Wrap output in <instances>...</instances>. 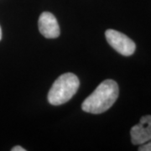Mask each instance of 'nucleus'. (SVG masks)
Wrapping results in <instances>:
<instances>
[{
	"label": "nucleus",
	"mask_w": 151,
	"mask_h": 151,
	"mask_svg": "<svg viewBox=\"0 0 151 151\" xmlns=\"http://www.w3.org/2000/svg\"><path fill=\"white\" fill-rule=\"evenodd\" d=\"M119 93V85L116 81L111 79L105 80L85 99L81 104V109L86 113L92 114L104 113L116 102Z\"/></svg>",
	"instance_id": "nucleus-1"
},
{
	"label": "nucleus",
	"mask_w": 151,
	"mask_h": 151,
	"mask_svg": "<svg viewBox=\"0 0 151 151\" xmlns=\"http://www.w3.org/2000/svg\"><path fill=\"white\" fill-rule=\"evenodd\" d=\"M80 86L78 77L73 73H65L54 81L48 93V101L51 105L59 106L68 102L77 92Z\"/></svg>",
	"instance_id": "nucleus-2"
},
{
	"label": "nucleus",
	"mask_w": 151,
	"mask_h": 151,
	"mask_svg": "<svg viewBox=\"0 0 151 151\" xmlns=\"http://www.w3.org/2000/svg\"><path fill=\"white\" fill-rule=\"evenodd\" d=\"M108 43L119 54L129 56L134 53L136 50L135 43L127 35L115 29H108L105 32Z\"/></svg>",
	"instance_id": "nucleus-3"
},
{
	"label": "nucleus",
	"mask_w": 151,
	"mask_h": 151,
	"mask_svg": "<svg viewBox=\"0 0 151 151\" xmlns=\"http://www.w3.org/2000/svg\"><path fill=\"white\" fill-rule=\"evenodd\" d=\"M132 144L140 145L151 140V115L143 116L138 124L130 130Z\"/></svg>",
	"instance_id": "nucleus-4"
},
{
	"label": "nucleus",
	"mask_w": 151,
	"mask_h": 151,
	"mask_svg": "<svg viewBox=\"0 0 151 151\" xmlns=\"http://www.w3.org/2000/svg\"><path fill=\"white\" fill-rule=\"evenodd\" d=\"M39 30L44 37L55 39L60 35V26L55 17L50 12H43L38 21Z\"/></svg>",
	"instance_id": "nucleus-5"
},
{
	"label": "nucleus",
	"mask_w": 151,
	"mask_h": 151,
	"mask_svg": "<svg viewBox=\"0 0 151 151\" xmlns=\"http://www.w3.org/2000/svg\"><path fill=\"white\" fill-rule=\"evenodd\" d=\"M138 150L139 151H151V140L145 144L140 145Z\"/></svg>",
	"instance_id": "nucleus-6"
},
{
	"label": "nucleus",
	"mask_w": 151,
	"mask_h": 151,
	"mask_svg": "<svg viewBox=\"0 0 151 151\" xmlns=\"http://www.w3.org/2000/svg\"><path fill=\"white\" fill-rule=\"evenodd\" d=\"M12 151H25L26 150L25 149H24L23 147H21V146H14L12 150H11Z\"/></svg>",
	"instance_id": "nucleus-7"
},
{
	"label": "nucleus",
	"mask_w": 151,
	"mask_h": 151,
	"mask_svg": "<svg viewBox=\"0 0 151 151\" xmlns=\"http://www.w3.org/2000/svg\"><path fill=\"white\" fill-rule=\"evenodd\" d=\"M2 39V29H1V27H0V40Z\"/></svg>",
	"instance_id": "nucleus-8"
}]
</instances>
